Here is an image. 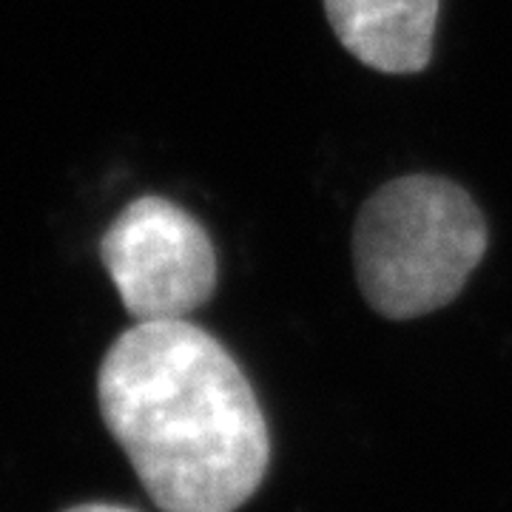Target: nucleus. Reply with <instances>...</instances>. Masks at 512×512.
I'll return each instance as SVG.
<instances>
[{
	"label": "nucleus",
	"instance_id": "1",
	"mask_svg": "<svg viewBox=\"0 0 512 512\" xmlns=\"http://www.w3.org/2000/svg\"><path fill=\"white\" fill-rule=\"evenodd\" d=\"M109 433L163 512H234L262 484L271 439L248 376L188 319L137 322L97 373Z\"/></svg>",
	"mask_w": 512,
	"mask_h": 512
},
{
	"label": "nucleus",
	"instance_id": "2",
	"mask_svg": "<svg viewBox=\"0 0 512 512\" xmlns=\"http://www.w3.org/2000/svg\"><path fill=\"white\" fill-rule=\"evenodd\" d=\"M487 242V220L461 185L439 174H407L362 205L353 268L373 311L416 319L456 299Z\"/></svg>",
	"mask_w": 512,
	"mask_h": 512
},
{
	"label": "nucleus",
	"instance_id": "3",
	"mask_svg": "<svg viewBox=\"0 0 512 512\" xmlns=\"http://www.w3.org/2000/svg\"><path fill=\"white\" fill-rule=\"evenodd\" d=\"M100 259L137 322L185 319L217 288V248L183 205L148 194L131 200L100 239Z\"/></svg>",
	"mask_w": 512,
	"mask_h": 512
},
{
	"label": "nucleus",
	"instance_id": "4",
	"mask_svg": "<svg viewBox=\"0 0 512 512\" xmlns=\"http://www.w3.org/2000/svg\"><path fill=\"white\" fill-rule=\"evenodd\" d=\"M333 35L367 69L419 74L433 60L441 0H322Z\"/></svg>",
	"mask_w": 512,
	"mask_h": 512
},
{
	"label": "nucleus",
	"instance_id": "5",
	"mask_svg": "<svg viewBox=\"0 0 512 512\" xmlns=\"http://www.w3.org/2000/svg\"><path fill=\"white\" fill-rule=\"evenodd\" d=\"M66 512H137L131 507H117V504H80V507H72Z\"/></svg>",
	"mask_w": 512,
	"mask_h": 512
}]
</instances>
